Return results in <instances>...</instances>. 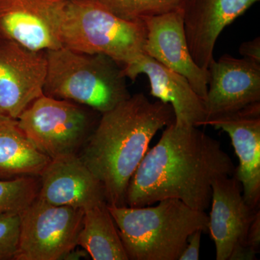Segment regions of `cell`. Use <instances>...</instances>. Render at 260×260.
<instances>
[{"mask_svg": "<svg viewBox=\"0 0 260 260\" xmlns=\"http://www.w3.org/2000/svg\"><path fill=\"white\" fill-rule=\"evenodd\" d=\"M164 129L130 179L126 206L140 208L177 199L205 212L214 181L232 176L235 166L220 142L198 126L173 122Z\"/></svg>", "mask_w": 260, "mask_h": 260, "instance_id": "obj_1", "label": "cell"}, {"mask_svg": "<svg viewBox=\"0 0 260 260\" xmlns=\"http://www.w3.org/2000/svg\"><path fill=\"white\" fill-rule=\"evenodd\" d=\"M174 121L170 104L151 102L142 93L102 114L80 157L102 182L108 205L126 206L130 179L150 142L159 130Z\"/></svg>", "mask_w": 260, "mask_h": 260, "instance_id": "obj_2", "label": "cell"}, {"mask_svg": "<svg viewBox=\"0 0 260 260\" xmlns=\"http://www.w3.org/2000/svg\"><path fill=\"white\" fill-rule=\"evenodd\" d=\"M107 205L130 260H179L193 232H208L205 212L179 200L140 208Z\"/></svg>", "mask_w": 260, "mask_h": 260, "instance_id": "obj_3", "label": "cell"}, {"mask_svg": "<svg viewBox=\"0 0 260 260\" xmlns=\"http://www.w3.org/2000/svg\"><path fill=\"white\" fill-rule=\"evenodd\" d=\"M44 94L90 108L101 114L129 99L122 67L112 58L60 47L46 51Z\"/></svg>", "mask_w": 260, "mask_h": 260, "instance_id": "obj_4", "label": "cell"}, {"mask_svg": "<svg viewBox=\"0 0 260 260\" xmlns=\"http://www.w3.org/2000/svg\"><path fill=\"white\" fill-rule=\"evenodd\" d=\"M143 20L120 18L99 0H69L61 30L62 47L87 54H104L121 67L145 53Z\"/></svg>", "mask_w": 260, "mask_h": 260, "instance_id": "obj_5", "label": "cell"}, {"mask_svg": "<svg viewBox=\"0 0 260 260\" xmlns=\"http://www.w3.org/2000/svg\"><path fill=\"white\" fill-rule=\"evenodd\" d=\"M101 116L90 108L43 94L18 121L34 145L53 159L77 154L93 133Z\"/></svg>", "mask_w": 260, "mask_h": 260, "instance_id": "obj_6", "label": "cell"}, {"mask_svg": "<svg viewBox=\"0 0 260 260\" xmlns=\"http://www.w3.org/2000/svg\"><path fill=\"white\" fill-rule=\"evenodd\" d=\"M84 211L36 199L21 213L14 260H60L77 246Z\"/></svg>", "mask_w": 260, "mask_h": 260, "instance_id": "obj_7", "label": "cell"}, {"mask_svg": "<svg viewBox=\"0 0 260 260\" xmlns=\"http://www.w3.org/2000/svg\"><path fill=\"white\" fill-rule=\"evenodd\" d=\"M69 0H0V39L36 51L62 47L61 30Z\"/></svg>", "mask_w": 260, "mask_h": 260, "instance_id": "obj_8", "label": "cell"}, {"mask_svg": "<svg viewBox=\"0 0 260 260\" xmlns=\"http://www.w3.org/2000/svg\"><path fill=\"white\" fill-rule=\"evenodd\" d=\"M47 68L45 51L0 39V113L18 119L44 94Z\"/></svg>", "mask_w": 260, "mask_h": 260, "instance_id": "obj_9", "label": "cell"}, {"mask_svg": "<svg viewBox=\"0 0 260 260\" xmlns=\"http://www.w3.org/2000/svg\"><path fill=\"white\" fill-rule=\"evenodd\" d=\"M146 28L145 53L184 76L203 101L209 73L196 64L188 46L183 9L143 18Z\"/></svg>", "mask_w": 260, "mask_h": 260, "instance_id": "obj_10", "label": "cell"}, {"mask_svg": "<svg viewBox=\"0 0 260 260\" xmlns=\"http://www.w3.org/2000/svg\"><path fill=\"white\" fill-rule=\"evenodd\" d=\"M203 126H213L230 137L239 166L234 175L240 182L244 199L251 208L260 205V102L208 118Z\"/></svg>", "mask_w": 260, "mask_h": 260, "instance_id": "obj_11", "label": "cell"}, {"mask_svg": "<svg viewBox=\"0 0 260 260\" xmlns=\"http://www.w3.org/2000/svg\"><path fill=\"white\" fill-rule=\"evenodd\" d=\"M37 198L84 212L107 203L104 186L78 154L51 159L40 176Z\"/></svg>", "mask_w": 260, "mask_h": 260, "instance_id": "obj_12", "label": "cell"}, {"mask_svg": "<svg viewBox=\"0 0 260 260\" xmlns=\"http://www.w3.org/2000/svg\"><path fill=\"white\" fill-rule=\"evenodd\" d=\"M205 100L207 118L260 102V64L225 54L212 60Z\"/></svg>", "mask_w": 260, "mask_h": 260, "instance_id": "obj_13", "label": "cell"}, {"mask_svg": "<svg viewBox=\"0 0 260 260\" xmlns=\"http://www.w3.org/2000/svg\"><path fill=\"white\" fill-rule=\"evenodd\" d=\"M210 236L217 260H229L234 248L245 242L246 234L259 208L246 203L242 187L233 174L215 179L212 185Z\"/></svg>", "mask_w": 260, "mask_h": 260, "instance_id": "obj_14", "label": "cell"}, {"mask_svg": "<svg viewBox=\"0 0 260 260\" xmlns=\"http://www.w3.org/2000/svg\"><path fill=\"white\" fill-rule=\"evenodd\" d=\"M259 0H187L183 8L184 30L193 59L203 69L214 59L219 36Z\"/></svg>", "mask_w": 260, "mask_h": 260, "instance_id": "obj_15", "label": "cell"}, {"mask_svg": "<svg viewBox=\"0 0 260 260\" xmlns=\"http://www.w3.org/2000/svg\"><path fill=\"white\" fill-rule=\"evenodd\" d=\"M126 78L135 80L140 75L148 77L150 95L170 104L176 124L201 126L206 120L205 102L187 80L148 54H141L134 61L122 67Z\"/></svg>", "mask_w": 260, "mask_h": 260, "instance_id": "obj_16", "label": "cell"}, {"mask_svg": "<svg viewBox=\"0 0 260 260\" xmlns=\"http://www.w3.org/2000/svg\"><path fill=\"white\" fill-rule=\"evenodd\" d=\"M51 159L19 126L18 119L0 113V179L39 177Z\"/></svg>", "mask_w": 260, "mask_h": 260, "instance_id": "obj_17", "label": "cell"}, {"mask_svg": "<svg viewBox=\"0 0 260 260\" xmlns=\"http://www.w3.org/2000/svg\"><path fill=\"white\" fill-rule=\"evenodd\" d=\"M77 246L93 260H129L107 203L84 212Z\"/></svg>", "mask_w": 260, "mask_h": 260, "instance_id": "obj_18", "label": "cell"}, {"mask_svg": "<svg viewBox=\"0 0 260 260\" xmlns=\"http://www.w3.org/2000/svg\"><path fill=\"white\" fill-rule=\"evenodd\" d=\"M108 9L127 20H142L183 9L187 0H99Z\"/></svg>", "mask_w": 260, "mask_h": 260, "instance_id": "obj_19", "label": "cell"}, {"mask_svg": "<svg viewBox=\"0 0 260 260\" xmlns=\"http://www.w3.org/2000/svg\"><path fill=\"white\" fill-rule=\"evenodd\" d=\"M39 187V177L0 179V215L23 213L37 199Z\"/></svg>", "mask_w": 260, "mask_h": 260, "instance_id": "obj_20", "label": "cell"}, {"mask_svg": "<svg viewBox=\"0 0 260 260\" xmlns=\"http://www.w3.org/2000/svg\"><path fill=\"white\" fill-rule=\"evenodd\" d=\"M21 214L0 215V260L15 259L20 237Z\"/></svg>", "mask_w": 260, "mask_h": 260, "instance_id": "obj_21", "label": "cell"}, {"mask_svg": "<svg viewBox=\"0 0 260 260\" xmlns=\"http://www.w3.org/2000/svg\"><path fill=\"white\" fill-rule=\"evenodd\" d=\"M203 231H195L189 236L186 247L179 256V260H198L200 259V243Z\"/></svg>", "mask_w": 260, "mask_h": 260, "instance_id": "obj_22", "label": "cell"}, {"mask_svg": "<svg viewBox=\"0 0 260 260\" xmlns=\"http://www.w3.org/2000/svg\"><path fill=\"white\" fill-rule=\"evenodd\" d=\"M244 245L247 246L256 254L260 250V210L256 213L246 234Z\"/></svg>", "mask_w": 260, "mask_h": 260, "instance_id": "obj_23", "label": "cell"}, {"mask_svg": "<svg viewBox=\"0 0 260 260\" xmlns=\"http://www.w3.org/2000/svg\"><path fill=\"white\" fill-rule=\"evenodd\" d=\"M239 51L243 57L260 64L259 37H256L253 40L242 43L239 47Z\"/></svg>", "mask_w": 260, "mask_h": 260, "instance_id": "obj_24", "label": "cell"}, {"mask_svg": "<svg viewBox=\"0 0 260 260\" xmlns=\"http://www.w3.org/2000/svg\"><path fill=\"white\" fill-rule=\"evenodd\" d=\"M88 256H90L85 249H83V250H79V249L76 250L75 248V249H72V250L66 253L64 255H63L60 260H79L88 257Z\"/></svg>", "mask_w": 260, "mask_h": 260, "instance_id": "obj_25", "label": "cell"}]
</instances>
